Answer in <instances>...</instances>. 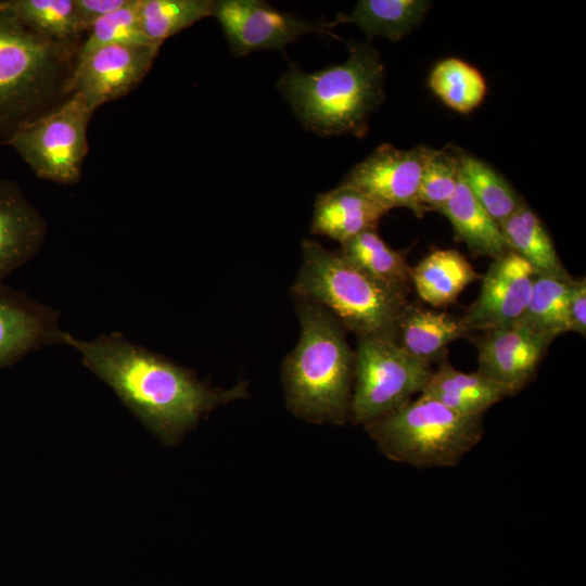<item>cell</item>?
I'll use <instances>...</instances> for the list:
<instances>
[{
    "mask_svg": "<svg viewBox=\"0 0 586 586\" xmlns=\"http://www.w3.org/2000/svg\"><path fill=\"white\" fill-rule=\"evenodd\" d=\"M82 365L110 386L130 412L162 443L175 445L200 419L247 394L246 383L214 388L195 373L114 331L91 340L65 333Z\"/></svg>",
    "mask_w": 586,
    "mask_h": 586,
    "instance_id": "6da1fadb",
    "label": "cell"
},
{
    "mask_svg": "<svg viewBox=\"0 0 586 586\" xmlns=\"http://www.w3.org/2000/svg\"><path fill=\"white\" fill-rule=\"evenodd\" d=\"M296 310L301 334L282 367L286 404L307 421L343 424L349 417L354 367L344 328L313 301L297 298Z\"/></svg>",
    "mask_w": 586,
    "mask_h": 586,
    "instance_id": "7a4b0ae2",
    "label": "cell"
},
{
    "mask_svg": "<svg viewBox=\"0 0 586 586\" xmlns=\"http://www.w3.org/2000/svg\"><path fill=\"white\" fill-rule=\"evenodd\" d=\"M384 74L380 53L370 42L353 43L345 62L315 73L292 65L277 87L307 129L362 138L384 99Z\"/></svg>",
    "mask_w": 586,
    "mask_h": 586,
    "instance_id": "3957f363",
    "label": "cell"
},
{
    "mask_svg": "<svg viewBox=\"0 0 586 586\" xmlns=\"http://www.w3.org/2000/svg\"><path fill=\"white\" fill-rule=\"evenodd\" d=\"M292 292L296 298L324 307L358 339L396 340L408 304L406 289L373 278L340 251L309 239L302 242V263Z\"/></svg>",
    "mask_w": 586,
    "mask_h": 586,
    "instance_id": "277c9868",
    "label": "cell"
},
{
    "mask_svg": "<svg viewBox=\"0 0 586 586\" xmlns=\"http://www.w3.org/2000/svg\"><path fill=\"white\" fill-rule=\"evenodd\" d=\"M78 44L47 40L24 26L0 2V139L69 97ZM59 105V104H58Z\"/></svg>",
    "mask_w": 586,
    "mask_h": 586,
    "instance_id": "5b68a950",
    "label": "cell"
},
{
    "mask_svg": "<svg viewBox=\"0 0 586 586\" xmlns=\"http://www.w3.org/2000/svg\"><path fill=\"white\" fill-rule=\"evenodd\" d=\"M483 418L419 395L364 426L390 460L415 468H453L481 442Z\"/></svg>",
    "mask_w": 586,
    "mask_h": 586,
    "instance_id": "8992f818",
    "label": "cell"
},
{
    "mask_svg": "<svg viewBox=\"0 0 586 586\" xmlns=\"http://www.w3.org/2000/svg\"><path fill=\"white\" fill-rule=\"evenodd\" d=\"M431 364L413 357L387 337H359L354 352L348 419L362 424L382 417L420 394Z\"/></svg>",
    "mask_w": 586,
    "mask_h": 586,
    "instance_id": "52a82bcc",
    "label": "cell"
},
{
    "mask_svg": "<svg viewBox=\"0 0 586 586\" xmlns=\"http://www.w3.org/2000/svg\"><path fill=\"white\" fill-rule=\"evenodd\" d=\"M94 111L72 93L46 114L16 129L4 142L46 180L75 184L88 153V125Z\"/></svg>",
    "mask_w": 586,
    "mask_h": 586,
    "instance_id": "ba28073f",
    "label": "cell"
},
{
    "mask_svg": "<svg viewBox=\"0 0 586 586\" xmlns=\"http://www.w3.org/2000/svg\"><path fill=\"white\" fill-rule=\"evenodd\" d=\"M212 15L220 24L235 56L282 49L307 34H331L337 25L335 21L303 20L262 0L214 1Z\"/></svg>",
    "mask_w": 586,
    "mask_h": 586,
    "instance_id": "9c48e42d",
    "label": "cell"
},
{
    "mask_svg": "<svg viewBox=\"0 0 586 586\" xmlns=\"http://www.w3.org/2000/svg\"><path fill=\"white\" fill-rule=\"evenodd\" d=\"M430 148L402 150L384 143L356 164L341 184L352 187L384 209L404 207L423 216L418 191Z\"/></svg>",
    "mask_w": 586,
    "mask_h": 586,
    "instance_id": "30bf717a",
    "label": "cell"
},
{
    "mask_svg": "<svg viewBox=\"0 0 586 586\" xmlns=\"http://www.w3.org/2000/svg\"><path fill=\"white\" fill-rule=\"evenodd\" d=\"M154 44L103 47L74 66L67 93L80 94L95 111L133 90L151 69L160 51Z\"/></svg>",
    "mask_w": 586,
    "mask_h": 586,
    "instance_id": "8fae6325",
    "label": "cell"
},
{
    "mask_svg": "<svg viewBox=\"0 0 586 586\" xmlns=\"http://www.w3.org/2000/svg\"><path fill=\"white\" fill-rule=\"evenodd\" d=\"M535 275L533 268L512 251L494 259L482 277L479 296L460 318L467 333L515 323L530 301Z\"/></svg>",
    "mask_w": 586,
    "mask_h": 586,
    "instance_id": "7c38bea8",
    "label": "cell"
},
{
    "mask_svg": "<svg viewBox=\"0 0 586 586\" xmlns=\"http://www.w3.org/2000/svg\"><path fill=\"white\" fill-rule=\"evenodd\" d=\"M553 340L519 323L482 332L474 340L477 372L515 395L536 377Z\"/></svg>",
    "mask_w": 586,
    "mask_h": 586,
    "instance_id": "4fadbf2b",
    "label": "cell"
},
{
    "mask_svg": "<svg viewBox=\"0 0 586 586\" xmlns=\"http://www.w3.org/2000/svg\"><path fill=\"white\" fill-rule=\"evenodd\" d=\"M59 315L0 282V369L47 345L64 344Z\"/></svg>",
    "mask_w": 586,
    "mask_h": 586,
    "instance_id": "5bb4252c",
    "label": "cell"
},
{
    "mask_svg": "<svg viewBox=\"0 0 586 586\" xmlns=\"http://www.w3.org/2000/svg\"><path fill=\"white\" fill-rule=\"evenodd\" d=\"M47 222L13 181L0 179V282L40 251Z\"/></svg>",
    "mask_w": 586,
    "mask_h": 586,
    "instance_id": "9a60e30c",
    "label": "cell"
},
{
    "mask_svg": "<svg viewBox=\"0 0 586 586\" xmlns=\"http://www.w3.org/2000/svg\"><path fill=\"white\" fill-rule=\"evenodd\" d=\"M387 213L360 191L340 184L318 194L310 231L343 243L366 230L377 229Z\"/></svg>",
    "mask_w": 586,
    "mask_h": 586,
    "instance_id": "2e32d148",
    "label": "cell"
},
{
    "mask_svg": "<svg viewBox=\"0 0 586 586\" xmlns=\"http://www.w3.org/2000/svg\"><path fill=\"white\" fill-rule=\"evenodd\" d=\"M419 395L466 416H484L492 406L513 396L509 388L480 372H461L445 359L432 371Z\"/></svg>",
    "mask_w": 586,
    "mask_h": 586,
    "instance_id": "e0dca14e",
    "label": "cell"
},
{
    "mask_svg": "<svg viewBox=\"0 0 586 586\" xmlns=\"http://www.w3.org/2000/svg\"><path fill=\"white\" fill-rule=\"evenodd\" d=\"M410 278L421 300L444 307L456 303L461 292L482 276L460 252L435 250L410 268Z\"/></svg>",
    "mask_w": 586,
    "mask_h": 586,
    "instance_id": "ac0fdd59",
    "label": "cell"
},
{
    "mask_svg": "<svg viewBox=\"0 0 586 586\" xmlns=\"http://www.w3.org/2000/svg\"><path fill=\"white\" fill-rule=\"evenodd\" d=\"M466 334L460 318L407 304L398 321L396 342L413 357L431 364L444 360L447 346Z\"/></svg>",
    "mask_w": 586,
    "mask_h": 586,
    "instance_id": "d6986e66",
    "label": "cell"
},
{
    "mask_svg": "<svg viewBox=\"0 0 586 586\" xmlns=\"http://www.w3.org/2000/svg\"><path fill=\"white\" fill-rule=\"evenodd\" d=\"M440 214L449 220L456 240L473 255L496 259L510 251L499 225L474 199L461 176L456 192Z\"/></svg>",
    "mask_w": 586,
    "mask_h": 586,
    "instance_id": "ffe728a7",
    "label": "cell"
},
{
    "mask_svg": "<svg viewBox=\"0 0 586 586\" xmlns=\"http://www.w3.org/2000/svg\"><path fill=\"white\" fill-rule=\"evenodd\" d=\"M499 227L509 250L536 275L570 277L544 224L524 201Z\"/></svg>",
    "mask_w": 586,
    "mask_h": 586,
    "instance_id": "44dd1931",
    "label": "cell"
},
{
    "mask_svg": "<svg viewBox=\"0 0 586 586\" xmlns=\"http://www.w3.org/2000/svg\"><path fill=\"white\" fill-rule=\"evenodd\" d=\"M430 5L424 0H360L351 14H339L335 22L353 23L369 37L395 41L423 21Z\"/></svg>",
    "mask_w": 586,
    "mask_h": 586,
    "instance_id": "7402d4cb",
    "label": "cell"
},
{
    "mask_svg": "<svg viewBox=\"0 0 586 586\" xmlns=\"http://www.w3.org/2000/svg\"><path fill=\"white\" fill-rule=\"evenodd\" d=\"M0 2L24 26L47 40L78 44L80 36L85 33L77 16L75 0H2Z\"/></svg>",
    "mask_w": 586,
    "mask_h": 586,
    "instance_id": "603a6c76",
    "label": "cell"
},
{
    "mask_svg": "<svg viewBox=\"0 0 586 586\" xmlns=\"http://www.w3.org/2000/svg\"><path fill=\"white\" fill-rule=\"evenodd\" d=\"M340 252L373 278L408 290L411 267L406 260L405 252L386 244L377 229L366 230L341 243Z\"/></svg>",
    "mask_w": 586,
    "mask_h": 586,
    "instance_id": "cb8c5ba5",
    "label": "cell"
},
{
    "mask_svg": "<svg viewBox=\"0 0 586 586\" xmlns=\"http://www.w3.org/2000/svg\"><path fill=\"white\" fill-rule=\"evenodd\" d=\"M573 278L535 275L530 301L515 322L553 336L568 332V300Z\"/></svg>",
    "mask_w": 586,
    "mask_h": 586,
    "instance_id": "d4e9b609",
    "label": "cell"
},
{
    "mask_svg": "<svg viewBox=\"0 0 586 586\" xmlns=\"http://www.w3.org/2000/svg\"><path fill=\"white\" fill-rule=\"evenodd\" d=\"M429 86L449 109L462 114L475 110L487 93L481 72L457 58L436 63L430 73Z\"/></svg>",
    "mask_w": 586,
    "mask_h": 586,
    "instance_id": "484cf974",
    "label": "cell"
},
{
    "mask_svg": "<svg viewBox=\"0 0 586 586\" xmlns=\"http://www.w3.org/2000/svg\"><path fill=\"white\" fill-rule=\"evenodd\" d=\"M459 163L462 181L498 225L523 202L514 188L484 161L459 151Z\"/></svg>",
    "mask_w": 586,
    "mask_h": 586,
    "instance_id": "4316f807",
    "label": "cell"
},
{
    "mask_svg": "<svg viewBox=\"0 0 586 586\" xmlns=\"http://www.w3.org/2000/svg\"><path fill=\"white\" fill-rule=\"evenodd\" d=\"M212 0H138V15L145 39L155 46L211 16Z\"/></svg>",
    "mask_w": 586,
    "mask_h": 586,
    "instance_id": "83f0119b",
    "label": "cell"
},
{
    "mask_svg": "<svg viewBox=\"0 0 586 586\" xmlns=\"http://www.w3.org/2000/svg\"><path fill=\"white\" fill-rule=\"evenodd\" d=\"M122 43L152 44L140 26L138 0H128L123 8L103 16L89 28L76 51L74 66L103 47Z\"/></svg>",
    "mask_w": 586,
    "mask_h": 586,
    "instance_id": "f1b7e54d",
    "label": "cell"
},
{
    "mask_svg": "<svg viewBox=\"0 0 586 586\" xmlns=\"http://www.w3.org/2000/svg\"><path fill=\"white\" fill-rule=\"evenodd\" d=\"M460 181L459 151L430 149L418 191L422 215L437 212L451 199Z\"/></svg>",
    "mask_w": 586,
    "mask_h": 586,
    "instance_id": "f546056e",
    "label": "cell"
},
{
    "mask_svg": "<svg viewBox=\"0 0 586 586\" xmlns=\"http://www.w3.org/2000/svg\"><path fill=\"white\" fill-rule=\"evenodd\" d=\"M568 332L586 334V281L573 279L568 300Z\"/></svg>",
    "mask_w": 586,
    "mask_h": 586,
    "instance_id": "4dcf8cb0",
    "label": "cell"
},
{
    "mask_svg": "<svg viewBox=\"0 0 586 586\" xmlns=\"http://www.w3.org/2000/svg\"><path fill=\"white\" fill-rule=\"evenodd\" d=\"M128 0H75L79 23L85 33L103 16L123 8Z\"/></svg>",
    "mask_w": 586,
    "mask_h": 586,
    "instance_id": "1f68e13d",
    "label": "cell"
}]
</instances>
